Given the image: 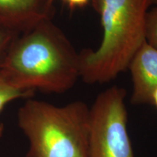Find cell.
Here are the masks:
<instances>
[{"mask_svg":"<svg viewBox=\"0 0 157 157\" xmlns=\"http://www.w3.org/2000/svg\"><path fill=\"white\" fill-rule=\"evenodd\" d=\"M0 72L25 91L63 93L80 78L79 53L52 19L45 20L15 38Z\"/></svg>","mask_w":157,"mask_h":157,"instance_id":"6da1fadb","label":"cell"},{"mask_svg":"<svg viewBox=\"0 0 157 157\" xmlns=\"http://www.w3.org/2000/svg\"><path fill=\"white\" fill-rule=\"evenodd\" d=\"M151 0H93L101 17L103 38L95 50L79 52L80 77L87 84L105 83L128 68L146 42V19Z\"/></svg>","mask_w":157,"mask_h":157,"instance_id":"7a4b0ae2","label":"cell"},{"mask_svg":"<svg viewBox=\"0 0 157 157\" xmlns=\"http://www.w3.org/2000/svg\"><path fill=\"white\" fill-rule=\"evenodd\" d=\"M89 119L83 101L57 106L28 98L17 113L29 141L26 157H89Z\"/></svg>","mask_w":157,"mask_h":157,"instance_id":"3957f363","label":"cell"},{"mask_svg":"<svg viewBox=\"0 0 157 157\" xmlns=\"http://www.w3.org/2000/svg\"><path fill=\"white\" fill-rule=\"evenodd\" d=\"M126 91L113 86L90 108L89 157H135L127 131Z\"/></svg>","mask_w":157,"mask_h":157,"instance_id":"277c9868","label":"cell"},{"mask_svg":"<svg viewBox=\"0 0 157 157\" xmlns=\"http://www.w3.org/2000/svg\"><path fill=\"white\" fill-rule=\"evenodd\" d=\"M55 0H0V28L17 34L52 19Z\"/></svg>","mask_w":157,"mask_h":157,"instance_id":"5b68a950","label":"cell"},{"mask_svg":"<svg viewBox=\"0 0 157 157\" xmlns=\"http://www.w3.org/2000/svg\"><path fill=\"white\" fill-rule=\"evenodd\" d=\"M127 68L132 79L131 103L133 105L152 104L153 94L157 89V49L144 42Z\"/></svg>","mask_w":157,"mask_h":157,"instance_id":"8992f818","label":"cell"},{"mask_svg":"<svg viewBox=\"0 0 157 157\" xmlns=\"http://www.w3.org/2000/svg\"><path fill=\"white\" fill-rule=\"evenodd\" d=\"M34 95V92L25 91L15 87L0 72V113L10 102L19 98L28 99Z\"/></svg>","mask_w":157,"mask_h":157,"instance_id":"52a82bcc","label":"cell"},{"mask_svg":"<svg viewBox=\"0 0 157 157\" xmlns=\"http://www.w3.org/2000/svg\"><path fill=\"white\" fill-rule=\"evenodd\" d=\"M145 35L146 42L157 49V6L147 13Z\"/></svg>","mask_w":157,"mask_h":157,"instance_id":"ba28073f","label":"cell"},{"mask_svg":"<svg viewBox=\"0 0 157 157\" xmlns=\"http://www.w3.org/2000/svg\"><path fill=\"white\" fill-rule=\"evenodd\" d=\"M17 36L19 35L0 28V65L2 62L10 46Z\"/></svg>","mask_w":157,"mask_h":157,"instance_id":"9c48e42d","label":"cell"},{"mask_svg":"<svg viewBox=\"0 0 157 157\" xmlns=\"http://www.w3.org/2000/svg\"><path fill=\"white\" fill-rule=\"evenodd\" d=\"M63 2L67 5L71 9L76 7H83L87 5L90 0H63Z\"/></svg>","mask_w":157,"mask_h":157,"instance_id":"30bf717a","label":"cell"},{"mask_svg":"<svg viewBox=\"0 0 157 157\" xmlns=\"http://www.w3.org/2000/svg\"><path fill=\"white\" fill-rule=\"evenodd\" d=\"M152 104H154L157 108V89L155 90V92L153 94V96H152Z\"/></svg>","mask_w":157,"mask_h":157,"instance_id":"8fae6325","label":"cell"},{"mask_svg":"<svg viewBox=\"0 0 157 157\" xmlns=\"http://www.w3.org/2000/svg\"><path fill=\"white\" fill-rule=\"evenodd\" d=\"M4 130H5V127H4V124L2 123H0V137H2V136Z\"/></svg>","mask_w":157,"mask_h":157,"instance_id":"7c38bea8","label":"cell"},{"mask_svg":"<svg viewBox=\"0 0 157 157\" xmlns=\"http://www.w3.org/2000/svg\"><path fill=\"white\" fill-rule=\"evenodd\" d=\"M151 3L157 6V0H151Z\"/></svg>","mask_w":157,"mask_h":157,"instance_id":"4fadbf2b","label":"cell"}]
</instances>
